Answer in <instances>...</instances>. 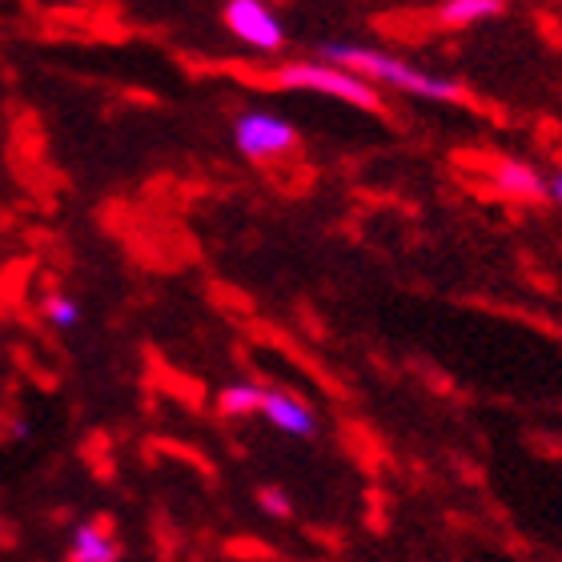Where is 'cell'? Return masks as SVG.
<instances>
[{
	"instance_id": "cell-1",
	"label": "cell",
	"mask_w": 562,
	"mask_h": 562,
	"mask_svg": "<svg viewBox=\"0 0 562 562\" xmlns=\"http://www.w3.org/2000/svg\"><path fill=\"white\" fill-rule=\"evenodd\" d=\"M322 60L326 65H338V69H350L358 72L362 81H382L390 89H402V93H414V97H430V101H454L462 89L454 81H442V77H434V72H422L414 69L411 60L402 57H390L382 48H362V45H322Z\"/></svg>"
},
{
	"instance_id": "cell-2",
	"label": "cell",
	"mask_w": 562,
	"mask_h": 562,
	"mask_svg": "<svg viewBox=\"0 0 562 562\" xmlns=\"http://www.w3.org/2000/svg\"><path fill=\"white\" fill-rule=\"evenodd\" d=\"M281 89H302V93H326L338 97V101H350L358 109H378L374 85L362 81L358 72L338 69V65H326V60H302V65H285L278 72Z\"/></svg>"
},
{
	"instance_id": "cell-3",
	"label": "cell",
	"mask_w": 562,
	"mask_h": 562,
	"mask_svg": "<svg viewBox=\"0 0 562 562\" xmlns=\"http://www.w3.org/2000/svg\"><path fill=\"white\" fill-rule=\"evenodd\" d=\"M234 140L246 157L270 161L278 153L293 149V125L278 113H246V117H237Z\"/></svg>"
},
{
	"instance_id": "cell-4",
	"label": "cell",
	"mask_w": 562,
	"mask_h": 562,
	"mask_svg": "<svg viewBox=\"0 0 562 562\" xmlns=\"http://www.w3.org/2000/svg\"><path fill=\"white\" fill-rule=\"evenodd\" d=\"M225 24L237 41H246L249 48H261V53H278L285 33H281V21L273 16L261 0H229L225 4Z\"/></svg>"
},
{
	"instance_id": "cell-5",
	"label": "cell",
	"mask_w": 562,
	"mask_h": 562,
	"mask_svg": "<svg viewBox=\"0 0 562 562\" xmlns=\"http://www.w3.org/2000/svg\"><path fill=\"white\" fill-rule=\"evenodd\" d=\"M261 418L270 422L273 430L290 434V438H314L317 434V414L310 411L302 398L285 394V390H266V398H261Z\"/></svg>"
},
{
	"instance_id": "cell-6",
	"label": "cell",
	"mask_w": 562,
	"mask_h": 562,
	"mask_svg": "<svg viewBox=\"0 0 562 562\" xmlns=\"http://www.w3.org/2000/svg\"><path fill=\"white\" fill-rule=\"evenodd\" d=\"M117 559V542L109 539L105 527L97 522H85L72 535V562H113Z\"/></svg>"
},
{
	"instance_id": "cell-7",
	"label": "cell",
	"mask_w": 562,
	"mask_h": 562,
	"mask_svg": "<svg viewBox=\"0 0 562 562\" xmlns=\"http://www.w3.org/2000/svg\"><path fill=\"white\" fill-rule=\"evenodd\" d=\"M261 398H266V390L254 386V382H234V386H225L217 394V411L225 418H249V414H261Z\"/></svg>"
},
{
	"instance_id": "cell-8",
	"label": "cell",
	"mask_w": 562,
	"mask_h": 562,
	"mask_svg": "<svg viewBox=\"0 0 562 562\" xmlns=\"http://www.w3.org/2000/svg\"><path fill=\"white\" fill-rule=\"evenodd\" d=\"M494 181H498V189H506V193H515V198H539V193H547V186L539 181V173H535L530 165H522V161H506V165H498V173H494Z\"/></svg>"
},
{
	"instance_id": "cell-9",
	"label": "cell",
	"mask_w": 562,
	"mask_h": 562,
	"mask_svg": "<svg viewBox=\"0 0 562 562\" xmlns=\"http://www.w3.org/2000/svg\"><path fill=\"white\" fill-rule=\"evenodd\" d=\"M498 12H503V0H446L438 16H442V24H474L498 16Z\"/></svg>"
},
{
	"instance_id": "cell-10",
	"label": "cell",
	"mask_w": 562,
	"mask_h": 562,
	"mask_svg": "<svg viewBox=\"0 0 562 562\" xmlns=\"http://www.w3.org/2000/svg\"><path fill=\"white\" fill-rule=\"evenodd\" d=\"M45 317L57 329H72L77 322H81V310H77V302H72V297H65V293H53V297L45 302Z\"/></svg>"
},
{
	"instance_id": "cell-11",
	"label": "cell",
	"mask_w": 562,
	"mask_h": 562,
	"mask_svg": "<svg viewBox=\"0 0 562 562\" xmlns=\"http://www.w3.org/2000/svg\"><path fill=\"white\" fill-rule=\"evenodd\" d=\"M258 503H261V510L273 518L290 515V498H285V491H278V486H266V491L258 494Z\"/></svg>"
},
{
	"instance_id": "cell-12",
	"label": "cell",
	"mask_w": 562,
	"mask_h": 562,
	"mask_svg": "<svg viewBox=\"0 0 562 562\" xmlns=\"http://www.w3.org/2000/svg\"><path fill=\"white\" fill-rule=\"evenodd\" d=\"M547 193H551V198H554V201H559V205H562V173H554L551 181H547Z\"/></svg>"
}]
</instances>
